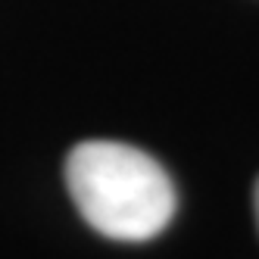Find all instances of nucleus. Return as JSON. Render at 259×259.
<instances>
[{
	"instance_id": "obj_1",
	"label": "nucleus",
	"mask_w": 259,
	"mask_h": 259,
	"mask_svg": "<svg viewBox=\"0 0 259 259\" xmlns=\"http://www.w3.org/2000/svg\"><path fill=\"white\" fill-rule=\"evenodd\" d=\"M66 184L81 219L113 240H150L175 215V184L144 150L84 141L66 159Z\"/></svg>"
},
{
	"instance_id": "obj_2",
	"label": "nucleus",
	"mask_w": 259,
	"mask_h": 259,
	"mask_svg": "<svg viewBox=\"0 0 259 259\" xmlns=\"http://www.w3.org/2000/svg\"><path fill=\"white\" fill-rule=\"evenodd\" d=\"M253 206H256V222H259V181H256V191H253Z\"/></svg>"
}]
</instances>
